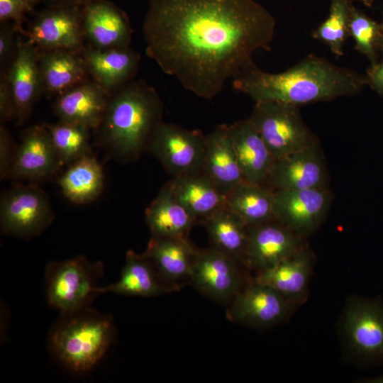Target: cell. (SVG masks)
Here are the masks:
<instances>
[{"instance_id": "obj_19", "label": "cell", "mask_w": 383, "mask_h": 383, "mask_svg": "<svg viewBox=\"0 0 383 383\" xmlns=\"http://www.w3.org/2000/svg\"><path fill=\"white\" fill-rule=\"evenodd\" d=\"M111 94L91 79L57 95L54 113L60 121L96 129L104 118Z\"/></svg>"}, {"instance_id": "obj_7", "label": "cell", "mask_w": 383, "mask_h": 383, "mask_svg": "<svg viewBox=\"0 0 383 383\" xmlns=\"http://www.w3.org/2000/svg\"><path fill=\"white\" fill-rule=\"evenodd\" d=\"M340 323L349 355L367 366L383 364V302L379 299L353 297Z\"/></svg>"}, {"instance_id": "obj_41", "label": "cell", "mask_w": 383, "mask_h": 383, "mask_svg": "<svg viewBox=\"0 0 383 383\" xmlns=\"http://www.w3.org/2000/svg\"><path fill=\"white\" fill-rule=\"evenodd\" d=\"M359 382L364 383H383V374L374 377L362 379Z\"/></svg>"}, {"instance_id": "obj_12", "label": "cell", "mask_w": 383, "mask_h": 383, "mask_svg": "<svg viewBox=\"0 0 383 383\" xmlns=\"http://www.w3.org/2000/svg\"><path fill=\"white\" fill-rule=\"evenodd\" d=\"M226 317L254 328H267L284 322L296 307L271 287L253 279L227 305Z\"/></svg>"}, {"instance_id": "obj_6", "label": "cell", "mask_w": 383, "mask_h": 383, "mask_svg": "<svg viewBox=\"0 0 383 383\" xmlns=\"http://www.w3.org/2000/svg\"><path fill=\"white\" fill-rule=\"evenodd\" d=\"M102 272L101 262L92 264L83 255L50 262L45 271L49 304L63 314L87 309L99 294L96 284Z\"/></svg>"}, {"instance_id": "obj_32", "label": "cell", "mask_w": 383, "mask_h": 383, "mask_svg": "<svg viewBox=\"0 0 383 383\" xmlns=\"http://www.w3.org/2000/svg\"><path fill=\"white\" fill-rule=\"evenodd\" d=\"M45 126L63 165H70L91 154L90 128L60 120L55 124H45Z\"/></svg>"}, {"instance_id": "obj_36", "label": "cell", "mask_w": 383, "mask_h": 383, "mask_svg": "<svg viewBox=\"0 0 383 383\" xmlns=\"http://www.w3.org/2000/svg\"><path fill=\"white\" fill-rule=\"evenodd\" d=\"M19 30L12 22L0 23V65L6 70L13 60L18 49Z\"/></svg>"}, {"instance_id": "obj_4", "label": "cell", "mask_w": 383, "mask_h": 383, "mask_svg": "<svg viewBox=\"0 0 383 383\" xmlns=\"http://www.w3.org/2000/svg\"><path fill=\"white\" fill-rule=\"evenodd\" d=\"M64 316L51 335L53 351L72 370L88 371L101 359L113 340L112 321L88 308Z\"/></svg>"}, {"instance_id": "obj_31", "label": "cell", "mask_w": 383, "mask_h": 383, "mask_svg": "<svg viewBox=\"0 0 383 383\" xmlns=\"http://www.w3.org/2000/svg\"><path fill=\"white\" fill-rule=\"evenodd\" d=\"M274 191L267 185L245 182L232 190L226 208L238 216L248 226L275 220Z\"/></svg>"}, {"instance_id": "obj_43", "label": "cell", "mask_w": 383, "mask_h": 383, "mask_svg": "<svg viewBox=\"0 0 383 383\" xmlns=\"http://www.w3.org/2000/svg\"><path fill=\"white\" fill-rule=\"evenodd\" d=\"M363 3L367 6H370L374 2V0H358Z\"/></svg>"}, {"instance_id": "obj_35", "label": "cell", "mask_w": 383, "mask_h": 383, "mask_svg": "<svg viewBox=\"0 0 383 383\" xmlns=\"http://www.w3.org/2000/svg\"><path fill=\"white\" fill-rule=\"evenodd\" d=\"M41 0H0V23L12 22L23 35L26 16L34 13Z\"/></svg>"}, {"instance_id": "obj_37", "label": "cell", "mask_w": 383, "mask_h": 383, "mask_svg": "<svg viewBox=\"0 0 383 383\" xmlns=\"http://www.w3.org/2000/svg\"><path fill=\"white\" fill-rule=\"evenodd\" d=\"M16 147L14 148L12 138L3 123L0 126V178L10 177Z\"/></svg>"}, {"instance_id": "obj_28", "label": "cell", "mask_w": 383, "mask_h": 383, "mask_svg": "<svg viewBox=\"0 0 383 383\" xmlns=\"http://www.w3.org/2000/svg\"><path fill=\"white\" fill-rule=\"evenodd\" d=\"M175 196L198 222L225 208L227 195L204 172L173 177Z\"/></svg>"}, {"instance_id": "obj_5", "label": "cell", "mask_w": 383, "mask_h": 383, "mask_svg": "<svg viewBox=\"0 0 383 383\" xmlns=\"http://www.w3.org/2000/svg\"><path fill=\"white\" fill-rule=\"evenodd\" d=\"M299 109L279 101L255 102L248 119L275 160L319 142L304 121Z\"/></svg>"}, {"instance_id": "obj_14", "label": "cell", "mask_w": 383, "mask_h": 383, "mask_svg": "<svg viewBox=\"0 0 383 383\" xmlns=\"http://www.w3.org/2000/svg\"><path fill=\"white\" fill-rule=\"evenodd\" d=\"M304 238L277 220L248 226L243 265L257 272L269 269L304 248Z\"/></svg>"}, {"instance_id": "obj_16", "label": "cell", "mask_w": 383, "mask_h": 383, "mask_svg": "<svg viewBox=\"0 0 383 383\" xmlns=\"http://www.w3.org/2000/svg\"><path fill=\"white\" fill-rule=\"evenodd\" d=\"M63 165L45 124L23 133L16 146L10 177L40 181L53 177Z\"/></svg>"}, {"instance_id": "obj_22", "label": "cell", "mask_w": 383, "mask_h": 383, "mask_svg": "<svg viewBox=\"0 0 383 383\" xmlns=\"http://www.w3.org/2000/svg\"><path fill=\"white\" fill-rule=\"evenodd\" d=\"M82 55L91 79L111 93L133 80L141 60L130 46L99 49L87 45Z\"/></svg>"}, {"instance_id": "obj_26", "label": "cell", "mask_w": 383, "mask_h": 383, "mask_svg": "<svg viewBox=\"0 0 383 383\" xmlns=\"http://www.w3.org/2000/svg\"><path fill=\"white\" fill-rule=\"evenodd\" d=\"M38 52L43 94L59 95L91 79L82 52L63 50Z\"/></svg>"}, {"instance_id": "obj_39", "label": "cell", "mask_w": 383, "mask_h": 383, "mask_svg": "<svg viewBox=\"0 0 383 383\" xmlns=\"http://www.w3.org/2000/svg\"><path fill=\"white\" fill-rule=\"evenodd\" d=\"M365 77L366 83L372 89L379 94L383 95V58L379 62L372 65L367 70V75Z\"/></svg>"}, {"instance_id": "obj_3", "label": "cell", "mask_w": 383, "mask_h": 383, "mask_svg": "<svg viewBox=\"0 0 383 383\" xmlns=\"http://www.w3.org/2000/svg\"><path fill=\"white\" fill-rule=\"evenodd\" d=\"M164 106L155 88L131 80L112 92L104 118L96 129L98 141L110 156L122 162L138 160L148 151Z\"/></svg>"}, {"instance_id": "obj_9", "label": "cell", "mask_w": 383, "mask_h": 383, "mask_svg": "<svg viewBox=\"0 0 383 383\" xmlns=\"http://www.w3.org/2000/svg\"><path fill=\"white\" fill-rule=\"evenodd\" d=\"M47 194L37 185L18 184L5 192L0 201L4 233L30 238L40 234L54 220Z\"/></svg>"}, {"instance_id": "obj_24", "label": "cell", "mask_w": 383, "mask_h": 383, "mask_svg": "<svg viewBox=\"0 0 383 383\" xmlns=\"http://www.w3.org/2000/svg\"><path fill=\"white\" fill-rule=\"evenodd\" d=\"M195 248L187 238L152 236L143 253L175 290L189 282Z\"/></svg>"}, {"instance_id": "obj_42", "label": "cell", "mask_w": 383, "mask_h": 383, "mask_svg": "<svg viewBox=\"0 0 383 383\" xmlns=\"http://www.w3.org/2000/svg\"><path fill=\"white\" fill-rule=\"evenodd\" d=\"M381 26V38H380V41H379V49L382 50V51L383 52V21H382V23L380 24Z\"/></svg>"}, {"instance_id": "obj_27", "label": "cell", "mask_w": 383, "mask_h": 383, "mask_svg": "<svg viewBox=\"0 0 383 383\" xmlns=\"http://www.w3.org/2000/svg\"><path fill=\"white\" fill-rule=\"evenodd\" d=\"M145 213L152 236L155 237L187 238L197 222L177 199L170 181L161 188Z\"/></svg>"}, {"instance_id": "obj_2", "label": "cell", "mask_w": 383, "mask_h": 383, "mask_svg": "<svg viewBox=\"0 0 383 383\" xmlns=\"http://www.w3.org/2000/svg\"><path fill=\"white\" fill-rule=\"evenodd\" d=\"M235 91L255 102L274 101L301 106L353 96L366 84L365 77L327 59L310 54L279 73H269L253 62L233 79Z\"/></svg>"}, {"instance_id": "obj_18", "label": "cell", "mask_w": 383, "mask_h": 383, "mask_svg": "<svg viewBox=\"0 0 383 383\" xmlns=\"http://www.w3.org/2000/svg\"><path fill=\"white\" fill-rule=\"evenodd\" d=\"M38 55L34 45L19 37L16 55L6 70L16 103V120L19 125L29 118L35 104L43 94Z\"/></svg>"}, {"instance_id": "obj_34", "label": "cell", "mask_w": 383, "mask_h": 383, "mask_svg": "<svg viewBox=\"0 0 383 383\" xmlns=\"http://www.w3.org/2000/svg\"><path fill=\"white\" fill-rule=\"evenodd\" d=\"M349 35L355 41V48L366 55L372 65L377 62L379 48L381 26L353 5L349 20Z\"/></svg>"}, {"instance_id": "obj_15", "label": "cell", "mask_w": 383, "mask_h": 383, "mask_svg": "<svg viewBox=\"0 0 383 383\" xmlns=\"http://www.w3.org/2000/svg\"><path fill=\"white\" fill-rule=\"evenodd\" d=\"M328 172L319 142L276 159L267 185L276 190L328 187Z\"/></svg>"}, {"instance_id": "obj_30", "label": "cell", "mask_w": 383, "mask_h": 383, "mask_svg": "<svg viewBox=\"0 0 383 383\" xmlns=\"http://www.w3.org/2000/svg\"><path fill=\"white\" fill-rule=\"evenodd\" d=\"M200 223L208 233L211 248L243 265L248 239V226L238 216L225 207Z\"/></svg>"}, {"instance_id": "obj_38", "label": "cell", "mask_w": 383, "mask_h": 383, "mask_svg": "<svg viewBox=\"0 0 383 383\" xmlns=\"http://www.w3.org/2000/svg\"><path fill=\"white\" fill-rule=\"evenodd\" d=\"M16 118V107L6 70L0 74V120L1 123Z\"/></svg>"}, {"instance_id": "obj_1", "label": "cell", "mask_w": 383, "mask_h": 383, "mask_svg": "<svg viewBox=\"0 0 383 383\" xmlns=\"http://www.w3.org/2000/svg\"><path fill=\"white\" fill-rule=\"evenodd\" d=\"M276 22L254 0H149L146 55L196 96L211 99L253 53L270 50Z\"/></svg>"}, {"instance_id": "obj_33", "label": "cell", "mask_w": 383, "mask_h": 383, "mask_svg": "<svg viewBox=\"0 0 383 383\" xmlns=\"http://www.w3.org/2000/svg\"><path fill=\"white\" fill-rule=\"evenodd\" d=\"M353 6L351 0H331L329 15L311 36L329 46L337 57L343 55V47L349 35V20Z\"/></svg>"}, {"instance_id": "obj_11", "label": "cell", "mask_w": 383, "mask_h": 383, "mask_svg": "<svg viewBox=\"0 0 383 383\" xmlns=\"http://www.w3.org/2000/svg\"><path fill=\"white\" fill-rule=\"evenodd\" d=\"M240 262L213 248H195L189 282L203 295L228 305L248 283Z\"/></svg>"}, {"instance_id": "obj_13", "label": "cell", "mask_w": 383, "mask_h": 383, "mask_svg": "<svg viewBox=\"0 0 383 383\" xmlns=\"http://www.w3.org/2000/svg\"><path fill=\"white\" fill-rule=\"evenodd\" d=\"M332 199L328 187L276 190L274 194L275 220L306 238L321 225Z\"/></svg>"}, {"instance_id": "obj_21", "label": "cell", "mask_w": 383, "mask_h": 383, "mask_svg": "<svg viewBox=\"0 0 383 383\" xmlns=\"http://www.w3.org/2000/svg\"><path fill=\"white\" fill-rule=\"evenodd\" d=\"M201 172L226 195L247 182L236 155L228 125H219L206 135Z\"/></svg>"}, {"instance_id": "obj_40", "label": "cell", "mask_w": 383, "mask_h": 383, "mask_svg": "<svg viewBox=\"0 0 383 383\" xmlns=\"http://www.w3.org/2000/svg\"><path fill=\"white\" fill-rule=\"evenodd\" d=\"M99 0H41L45 6H84L88 4L96 1Z\"/></svg>"}, {"instance_id": "obj_17", "label": "cell", "mask_w": 383, "mask_h": 383, "mask_svg": "<svg viewBox=\"0 0 383 383\" xmlns=\"http://www.w3.org/2000/svg\"><path fill=\"white\" fill-rule=\"evenodd\" d=\"M82 26L89 45L99 49L130 46L133 29L128 15L109 0L82 6Z\"/></svg>"}, {"instance_id": "obj_23", "label": "cell", "mask_w": 383, "mask_h": 383, "mask_svg": "<svg viewBox=\"0 0 383 383\" xmlns=\"http://www.w3.org/2000/svg\"><path fill=\"white\" fill-rule=\"evenodd\" d=\"M229 133L245 180L267 185L275 158L249 119L228 125Z\"/></svg>"}, {"instance_id": "obj_20", "label": "cell", "mask_w": 383, "mask_h": 383, "mask_svg": "<svg viewBox=\"0 0 383 383\" xmlns=\"http://www.w3.org/2000/svg\"><path fill=\"white\" fill-rule=\"evenodd\" d=\"M314 260L312 251L305 246L292 257L257 272L253 279L271 287L296 306L306 301Z\"/></svg>"}, {"instance_id": "obj_29", "label": "cell", "mask_w": 383, "mask_h": 383, "mask_svg": "<svg viewBox=\"0 0 383 383\" xmlns=\"http://www.w3.org/2000/svg\"><path fill=\"white\" fill-rule=\"evenodd\" d=\"M62 193L70 201L84 204L94 201L104 186V174L101 164L91 155L68 165L58 179Z\"/></svg>"}, {"instance_id": "obj_25", "label": "cell", "mask_w": 383, "mask_h": 383, "mask_svg": "<svg viewBox=\"0 0 383 383\" xmlns=\"http://www.w3.org/2000/svg\"><path fill=\"white\" fill-rule=\"evenodd\" d=\"M176 291L167 284L151 261L144 255L129 250L118 282L98 287L99 294L113 292L127 296L150 297Z\"/></svg>"}, {"instance_id": "obj_8", "label": "cell", "mask_w": 383, "mask_h": 383, "mask_svg": "<svg viewBox=\"0 0 383 383\" xmlns=\"http://www.w3.org/2000/svg\"><path fill=\"white\" fill-rule=\"evenodd\" d=\"M206 135L198 130L160 121L150 138L148 151L173 177L202 171Z\"/></svg>"}, {"instance_id": "obj_10", "label": "cell", "mask_w": 383, "mask_h": 383, "mask_svg": "<svg viewBox=\"0 0 383 383\" xmlns=\"http://www.w3.org/2000/svg\"><path fill=\"white\" fill-rule=\"evenodd\" d=\"M23 35L39 51L81 52L85 46L82 6H45L35 13Z\"/></svg>"}]
</instances>
